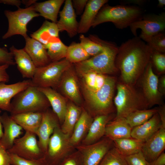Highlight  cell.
Wrapping results in <instances>:
<instances>
[{
    "instance_id": "1",
    "label": "cell",
    "mask_w": 165,
    "mask_h": 165,
    "mask_svg": "<svg viewBox=\"0 0 165 165\" xmlns=\"http://www.w3.org/2000/svg\"><path fill=\"white\" fill-rule=\"evenodd\" d=\"M152 51L137 36L122 43L118 47L115 64L122 82L132 86L136 82L149 62Z\"/></svg>"
},
{
    "instance_id": "2",
    "label": "cell",
    "mask_w": 165,
    "mask_h": 165,
    "mask_svg": "<svg viewBox=\"0 0 165 165\" xmlns=\"http://www.w3.org/2000/svg\"><path fill=\"white\" fill-rule=\"evenodd\" d=\"M142 10L139 7L105 5L95 17L91 27L94 28L105 22H112L118 28L123 29L130 26L132 24L143 16Z\"/></svg>"
},
{
    "instance_id": "3",
    "label": "cell",
    "mask_w": 165,
    "mask_h": 165,
    "mask_svg": "<svg viewBox=\"0 0 165 165\" xmlns=\"http://www.w3.org/2000/svg\"><path fill=\"white\" fill-rule=\"evenodd\" d=\"M103 50L97 54L79 63L75 64L80 74L94 72L104 75L112 74L119 70L115 60L118 47L114 43L101 39Z\"/></svg>"
},
{
    "instance_id": "4",
    "label": "cell",
    "mask_w": 165,
    "mask_h": 165,
    "mask_svg": "<svg viewBox=\"0 0 165 165\" xmlns=\"http://www.w3.org/2000/svg\"><path fill=\"white\" fill-rule=\"evenodd\" d=\"M117 94L114 98L116 110L115 119L125 118L136 110L147 109L148 108L143 96L132 85L123 82L118 84Z\"/></svg>"
},
{
    "instance_id": "5",
    "label": "cell",
    "mask_w": 165,
    "mask_h": 165,
    "mask_svg": "<svg viewBox=\"0 0 165 165\" xmlns=\"http://www.w3.org/2000/svg\"><path fill=\"white\" fill-rule=\"evenodd\" d=\"M13 99L10 115L26 112H43L50 106L44 94L32 85L18 93Z\"/></svg>"
},
{
    "instance_id": "6",
    "label": "cell",
    "mask_w": 165,
    "mask_h": 165,
    "mask_svg": "<svg viewBox=\"0 0 165 165\" xmlns=\"http://www.w3.org/2000/svg\"><path fill=\"white\" fill-rule=\"evenodd\" d=\"M116 83L114 78L107 76L104 85L97 90L91 91L84 86L86 99L96 116L108 115L114 110L113 99Z\"/></svg>"
},
{
    "instance_id": "7",
    "label": "cell",
    "mask_w": 165,
    "mask_h": 165,
    "mask_svg": "<svg viewBox=\"0 0 165 165\" xmlns=\"http://www.w3.org/2000/svg\"><path fill=\"white\" fill-rule=\"evenodd\" d=\"M72 65L65 58L37 68L31 79V85L37 87H57L64 73Z\"/></svg>"
},
{
    "instance_id": "8",
    "label": "cell",
    "mask_w": 165,
    "mask_h": 165,
    "mask_svg": "<svg viewBox=\"0 0 165 165\" xmlns=\"http://www.w3.org/2000/svg\"><path fill=\"white\" fill-rule=\"evenodd\" d=\"M70 138V136L62 132L60 126L55 128L49 139L43 157L47 165H57L76 150Z\"/></svg>"
},
{
    "instance_id": "9",
    "label": "cell",
    "mask_w": 165,
    "mask_h": 165,
    "mask_svg": "<svg viewBox=\"0 0 165 165\" xmlns=\"http://www.w3.org/2000/svg\"><path fill=\"white\" fill-rule=\"evenodd\" d=\"M4 14L8 22V28L6 32L2 36L6 39L16 35L22 36L24 38L28 35L27 26L33 18L38 16L33 5L25 8H19L16 11L6 10Z\"/></svg>"
},
{
    "instance_id": "10",
    "label": "cell",
    "mask_w": 165,
    "mask_h": 165,
    "mask_svg": "<svg viewBox=\"0 0 165 165\" xmlns=\"http://www.w3.org/2000/svg\"><path fill=\"white\" fill-rule=\"evenodd\" d=\"M35 134L25 131L21 137L16 139L8 152L28 160L43 158L44 154L39 148Z\"/></svg>"
},
{
    "instance_id": "11",
    "label": "cell",
    "mask_w": 165,
    "mask_h": 165,
    "mask_svg": "<svg viewBox=\"0 0 165 165\" xmlns=\"http://www.w3.org/2000/svg\"><path fill=\"white\" fill-rule=\"evenodd\" d=\"M113 145L112 141L106 137L92 144H80L75 148L81 154L83 165H98Z\"/></svg>"
},
{
    "instance_id": "12",
    "label": "cell",
    "mask_w": 165,
    "mask_h": 165,
    "mask_svg": "<svg viewBox=\"0 0 165 165\" xmlns=\"http://www.w3.org/2000/svg\"><path fill=\"white\" fill-rule=\"evenodd\" d=\"M132 33L137 36L136 31L141 30L139 38L143 40L148 37L164 32L165 29V13L146 15L134 22L130 26Z\"/></svg>"
},
{
    "instance_id": "13",
    "label": "cell",
    "mask_w": 165,
    "mask_h": 165,
    "mask_svg": "<svg viewBox=\"0 0 165 165\" xmlns=\"http://www.w3.org/2000/svg\"><path fill=\"white\" fill-rule=\"evenodd\" d=\"M142 75V87L143 96L148 107L161 104L162 95L158 89L159 79L154 73L150 61Z\"/></svg>"
},
{
    "instance_id": "14",
    "label": "cell",
    "mask_w": 165,
    "mask_h": 165,
    "mask_svg": "<svg viewBox=\"0 0 165 165\" xmlns=\"http://www.w3.org/2000/svg\"><path fill=\"white\" fill-rule=\"evenodd\" d=\"M60 126L58 119L53 110L48 108L42 112L41 123L36 133L38 144L45 155L49 139L56 127Z\"/></svg>"
},
{
    "instance_id": "15",
    "label": "cell",
    "mask_w": 165,
    "mask_h": 165,
    "mask_svg": "<svg viewBox=\"0 0 165 165\" xmlns=\"http://www.w3.org/2000/svg\"><path fill=\"white\" fill-rule=\"evenodd\" d=\"M165 148V128L161 127L144 142L141 149L145 157L150 163L158 157Z\"/></svg>"
},
{
    "instance_id": "16",
    "label": "cell",
    "mask_w": 165,
    "mask_h": 165,
    "mask_svg": "<svg viewBox=\"0 0 165 165\" xmlns=\"http://www.w3.org/2000/svg\"><path fill=\"white\" fill-rule=\"evenodd\" d=\"M59 13L60 19L57 24L59 31H66L71 38L75 36L78 33L79 23L72 1H65L63 8Z\"/></svg>"
},
{
    "instance_id": "17",
    "label": "cell",
    "mask_w": 165,
    "mask_h": 165,
    "mask_svg": "<svg viewBox=\"0 0 165 165\" xmlns=\"http://www.w3.org/2000/svg\"><path fill=\"white\" fill-rule=\"evenodd\" d=\"M0 119L4 131L0 139V144L7 151L12 147L15 140L22 134L23 129L7 112L0 116Z\"/></svg>"
},
{
    "instance_id": "18",
    "label": "cell",
    "mask_w": 165,
    "mask_h": 165,
    "mask_svg": "<svg viewBox=\"0 0 165 165\" xmlns=\"http://www.w3.org/2000/svg\"><path fill=\"white\" fill-rule=\"evenodd\" d=\"M31 85V79L10 84L0 82V109L10 112L12 99L18 93Z\"/></svg>"
},
{
    "instance_id": "19",
    "label": "cell",
    "mask_w": 165,
    "mask_h": 165,
    "mask_svg": "<svg viewBox=\"0 0 165 165\" xmlns=\"http://www.w3.org/2000/svg\"><path fill=\"white\" fill-rule=\"evenodd\" d=\"M25 39V45L23 49L37 68L45 66L51 62L43 44L28 36Z\"/></svg>"
},
{
    "instance_id": "20",
    "label": "cell",
    "mask_w": 165,
    "mask_h": 165,
    "mask_svg": "<svg viewBox=\"0 0 165 165\" xmlns=\"http://www.w3.org/2000/svg\"><path fill=\"white\" fill-rule=\"evenodd\" d=\"M13 56L15 64L24 78L31 79L37 67L30 57L24 49H18L12 46L9 49Z\"/></svg>"
},
{
    "instance_id": "21",
    "label": "cell",
    "mask_w": 165,
    "mask_h": 165,
    "mask_svg": "<svg viewBox=\"0 0 165 165\" xmlns=\"http://www.w3.org/2000/svg\"><path fill=\"white\" fill-rule=\"evenodd\" d=\"M72 65L64 72L57 87L72 101L77 104L81 102L77 79L73 71Z\"/></svg>"
},
{
    "instance_id": "22",
    "label": "cell",
    "mask_w": 165,
    "mask_h": 165,
    "mask_svg": "<svg viewBox=\"0 0 165 165\" xmlns=\"http://www.w3.org/2000/svg\"><path fill=\"white\" fill-rule=\"evenodd\" d=\"M108 2L107 0H88L79 23L78 33H85L88 31L98 12Z\"/></svg>"
},
{
    "instance_id": "23",
    "label": "cell",
    "mask_w": 165,
    "mask_h": 165,
    "mask_svg": "<svg viewBox=\"0 0 165 165\" xmlns=\"http://www.w3.org/2000/svg\"><path fill=\"white\" fill-rule=\"evenodd\" d=\"M47 99L52 110L57 116L60 125L64 121L67 104L65 98L59 93L51 87H37Z\"/></svg>"
},
{
    "instance_id": "24",
    "label": "cell",
    "mask_w": 165,
    "mask_h": 165,
    "mask_svg": "<svg viewBox=\"0 0 165 165\" xmlns=\"http://www.w3.org/2000/svg\"><path fill=\"white\" fill-rule=\"evenodd\" d=\"M161 126L160 118L157 112L145 123L132 128L131 137L144 142L154 134Z\"/></svg>"
},
{
    "instance_id": "25",
    "label": "cell",
    "mask_w": 165,
    "mask_h": 165,
    "mask_svg": "<svg viewBox=\"0 0 165 165\" xmlns=\"http://www.w3.org/2000/svg\"><path fill=\"white\" fill-rule=\"evenodd\" d=\"M110 118L108 115L95 116L87 134L81 144L89 145L99 141L105 135L106 127L109 122Z\"/></svg>"
},
{
    "instance_id": "26",
    "label": "cell",
    "mask_w": 165,
    "mask_h": 165,
    "mask_svg": "<svg viewBox=\"0 0 165 165\" xmlns=\"http://www.w3.org/2000/svg\"><path fill=\"white\" fill-rule=\"evenodd\" d=\"M42 112H26L10 115L12 118L25 131L36 134L41 123Z\"/></svg>"
},
{
    "instance_id": "27",
    "label": "cell",
    "mask_w": 165,
    "mask_h": 165,
    "mask_svg": "<svg viewBox=\"0 0 165 165\" xmlns=\"http://www.w3.org/2000/svg\"><path fill=\"white\" fill-rule=\"evenodd\" d=\"M93 119L86 110H82L70 138L71 144L75 148L81 144L86 136Z\"/></svg>"
},
{
    "instance_id": "28",
    "label": "cell",
    "mask_w": 165,
    "mask_h": 165,
    "mask_svg": "<svg viewBox=\"0 0 165 165\" xmlns=\"http://www.w3.org/2000/svg\"><path fill=\"white\" fill-rule=\"evenodd\" d=\"M132 129L125 118L115 119L107 124L105 135L112 141L117 139L131 138Z\"/></svg>"
},
{
    "instance_id": "29",
    "label": "cell",
    "mask_w": 165,
    "mask_h": 165,
    "mask_svg": "<svg viewBox=\"0 0 165 165\" xmlns=\"http://www.w3.org/2000/svg\"><path fill=\"white\" fill-rule=\"evenodd\" d=\"M64 0H49L33 5L36 12L46 19L57 23V15Z\"/></svg>"
},
{
    "instance_id": "30",
    "label": "cell",
    "mask_w": 165,
    "mask_h": 165,
    "mask_svg": "<svg viewBox=\"0 0 165 165\" xmlns=\"http://www.w3.org/2000/svg\"><path fill=\"white\" fill-rule=\"evenodd\" d=\"M59 32L57 23L46 20L38 30L31 34V37L45 45L59 38Z\"/></svg>"
},
{
    "instance_id": "31",
    "label": "cell",
    "mask_w": 165,
    "mask_h": 165,
    "mask_svg": "<svg viewBox=\"0 0 165 165\" xmlns=\"http://www.w3.org/2000/svg\"><path fill=\"white\" fill-rule=\"evenodd\" d=\"M82 110L80 108L73 103H70L67 104L64 121L60 125L61 130L64 133L70 137Z\"/></svg>"
},
{
    "instance_id": "32",
    "label": "cell",
    "mask_w": 165,
    "mask_h": 165,
    "mask_svg": "<svg viewBox=\"0 0 165 165\" xmlns=\"http://www.w3.org/2000/svg\"><path fill=\"white\" fill-rule=\"evenodd\" d=\"M112 141L114 147L124 156L141 151L144 142L132 137L117 139Z\"/></svg>"
},
{
    "instance_id": "33",
    "label": "cell",
    "mask_w": 165,
    "mask_h": 165,
    "mask_svg": "<svg viewBox=\"0 0 165 165\" xmlns=\"http://www.w3.org/2000/svg\"><path fill=\"white\" fill-rule=\"evenodd\" d=\"M158 111L157 108L138 110L130 113L125 118L132 128L147 122L157 113Z\"/></svg>"
},
{
    "instance_id": "34",
    "label": "cell",
    "mask_w": 165,
    "mask_h": 165,
    "mask_svg": "<svg viewBox=\"0 0 165 165\" xmlns=\"http://www.w3.org/2000/svg\"><path fill=\"white\" fill-rule=\"evenodd\" d=\"M43 45L51 62L59 61L66 58L68 46L59 38Z\"/></svg>"
},
{
    "instance_id": "35",
    "label": "cell",
    "mask_w": 165,
    "mask_h": 165,
    "mask_svg": "<svg viewBox=\"0 0 165 165\" xmlns=\"http://www.w3.org/2000/svg\"><path fill=\"white\" fill-rule=\"evenodd\" d=\"M79 38L80 43L90 57L97 54L103 49L101 39L97 36L90 35L87 37L81 34Z\"/></svg>"
},
{
    "instance_id": "36",
    "label": "cell",
    "mask_w": 165,
    "mask_h": 165,
    "mask_svg": "<svg viewBox=\"0 0 165 165\" xmlns=\"http://www.w3.org/2000/svg\"><path fill=\"white\" fill-rule=\"evenodd\" d=\"M90 57L80 43L73 42L68 47L65 58L72 64L80 62Z\"/></svg>"
},
{
    "instance_id": "37",
    "label": "cell",
    "mask_w": 165,
    "mask_h": 165,
    "mask_svg": "<svg viewBox=\"0 0 165 165\" xmlns=\"http://www.w3.org/2000/svg\"><path fill=\"white\" fill-rule=\"evenodd\" d=\"M98 165H127L124 157L114 147L104 156Z\"/></svg>"
},
{
    "instance_id": "38",
    "label": "cell",
    "mask_w": 165,
    "mask_h": 165,
    "mask_svg": "<svg viewBox=\"0 0 165 165\" xmlns=\"http://www.w3.org/2000/svg\"><path fill=\"white\" fill-rule=\"evenodd\" d=\"M153 51L162 53L165 52V34L164 32L156 34L143 40Z\"/></svg>"
},
{
    "instance_id": "39",
    "label": "cell",
    "mask_w": 165,
    "mask_h": 165,
    "mask_svg": "<svg viewBox=\"0 0 165 165\" xmlns=\"http://www.w3.org/2000/svg\"><path fill=\"white\" fill-rule=\"evenodd\" d=\"M150 61L159 73L165 72V53L152 50Z\"/></svg>"
},
{
    "instance_id": "40",
    "label": "cell",
    "mask_w": 165,
    "mask_h": 165,
    "mask_svg": "<svg viewBox=\"0 0 165 165\" xmlns=\"http://www.w3.org/2000/svg\"><path fill=\"white\" fill-rule=\"evenodd\" d=\"M9 154L11 165H47L43 158L37 160H28L14 154Z\"/></svg>"
},
{
    "instance_id": "41",
    "label": "cell",
    "mask_w": 165,
    "mask_h": 165,
    "mask_svg": "<svg viewBox=\"0 0 165 165\" xmlns=\"http://www.w3.org/2000/svg\"><path fill=\"white\" fill-rule=\"evenodd\" d=\"M127 165H150L141 151L136 153L124 156Z\"/></svg>"
},
{
    "instance_id": "42",
    "label": "cell",
    "mask_w": 165,
    "mask_h": 165,
    "mask_svg": "<svg viewBox=\"0 0 165 165\" xmlns=\"http://www.w3.org/2000/svg\"><path fill=\"white\" fill-rule=\"evenodd\" d=\"M57 165H83L80 152L76 150L65 158Z\"/></svg>"
},
{
    "instance_id": "43",
    "label": "cell",
    "mask_w": 165,
    "mask_h": 165,
    "mask_svg": "<svg viewBox=\"0 0 165 165\" xmlns=\"http://www.w3.org/2000/svg\"><path fill=\"white\" fill-rule=\"evenodd\" d=\"M14 65L15 63L12 53L4 48L0 47V65Z\"/></svg>"
},
{
    "instance_id": "44",
    "label": "cell",
    "mask_w": 165,
    "mask_h": 165,
    "mask_svg": "<svg viewBox=\"0 0 165 165\" xmlns=\"http://www.w3.org/2000/svg\"><path fill=\"white\" fill-rule=\"evenodd\" d=\"M97 73L90 72L82 74L85 83L84 86L90 90H93L94 89Z\"/></svg>"
},
{
    "instance_id": "45",
    "label": "cell",
    "mask_w": 165,
    "mask_h": 165,
    "mask_svg": "<svg viewBox=\"0 0 165 165\" xmlns=\"http://www.w3.org/2000/svg\"><path fill=\"white\" fill-rule=\"evenodd\" d=\"M88 0H73L72 1L76 14L80 15L82 13L88 2Z\"/></svg>"
},
{
    "instance_id": "46",
    "label": "cell",
    "mask_w": 165,
    "mask_h": 165,
    "mask_svg": "<svg viewBox=\"0 0 165 165\" xmlns=\"http://www.w3.org/2000/svg\"><path fill=\"white\" fill-rule=\"evenodd\" d=\"M0 165H11L9 154L0 144Z\"/></svg>"
},
{
    "instance_id": "47",
    "label": "cell",
    "mask_w": 165,
    "mask_h": 165,
    "mask_svg": "<svg viewBox=\"0 0 165 165\" xmlns=\"http://www.w3.org/2000/svg\"><path fill=\"white\" fill-rule=\"evenodd\" d=\"M9 66L7 64L0 65V82L6 83L9 81V77L7 70Z\"/></svg>"
},
{
    "instance_id": "48",
    "label": "cell",
    "mask_w": 165,
    "mask_h": 165,
    "mask_svg": "<svg viewBox=\"0 0 165 165\" xmlns=\"http://www.w3.org/2000/svg\"><path fill=\"white\" fill-rule=\"evenodd\" d=\"M107 77L105 75L97 73L94 89L91 91H95L100 89L105 83Z\"/></svg>"
},
{
    "instance_id": "49",
    "label": "cell",
    "mask_w": 165,
    "mask_h": 165,
    "mask_svg": "<svg viewBox=\"0 0 165 165\" xmlns=\"http://www.w3.org/2000/svg\"><path fill=\"white\" fill-rule=\"evenodd\" d=\"M150 163V165H165V153L164 152Z\"/></svg>"
},
{
    "instance_id": "50",
    "label": "cell",
    "mask_w": 165,
    "mask_h": 165,
    "mask_svg": "<svg viewBox=\"0 0 165 165\" xmlns=\"http://www.w3.org/2000/svg\"><path fill=\"white\" fill-rule=\"evenodd\" d=\"M158 114L161 122V127L165 128V107L164 105L158 108Z\"/></svg>"
},
{
    "instance_id": "51",
    "label": "cell",
    "mask_w": 165,
    "mask_h": 165,
    "mask_svg": "<svg viewBox=\"0 0 165 165\" xmlns=\"http://www.w3.org/2000/svg\"><path fill=\"white\" fill-rule=\"evenodd\" d=\"M158 89L160 92L163 95L165 94V76L163 75L158 80Z\"/></svg>"
},
{
    "instance_id": "52",
    "label": "cell",
    "mask_w": 165,
    "mask_h": 165,
    "mask_svg": "<svg viewBox=\"0 0 165 165\" xmlns=\"http://www.w3.org/2000/svg\"><path fill=\"white\" fill-rule=\"evenodd\" d=\"M0 3L15 6L19 8L22 1L19 0H0Z\"/></svg>"
},
{
    "instance_id": "53",
    "label": "cell",
    "mask_w": 165,
    "mask_h": 165,
    "mask_svg": "<svg viewBox=\"0 0 165 165\" xmlns=\"http://www.w3.org/2000/svg\"><path fill=\"white\" fill-rule=\"evenodd\" d=\"M36 0H22V3L24 4L26 7H29L36 2Z\"/></svg>"
},
{
    "instance_id": "54",
    "label": "cell",
    "mask_w": 165,
    "mask_h": 165,
    "mask_svg": "<svg viewBox=\"0 0 165 165\" xmlns=\"http://www.w3.org/2000/svg\"><path fill=\"white\" fill-rule=\"evenodd\" d=\"M144 0H129L127 1H125L126 3L128 2V3H133L134 4H136L138 5H142L145 2Z\"/></svg>"
},
{
    "instance_id": "55",
    "label": "cell",
    "mask_w": 165,
    "mask_h": 165,
    "mask_svg": "<svg viewBox=\"0 0 165 165\" xmlns=\"http://www.w3.org/2000/svg\"><path fill=\"white\" fill-rule=\"evenodd\" d=\"M158 7H162L164 6L165 5V0H159L158 1Z\"/></svg>"
},
{
    "instance_id": "56",
    "label": "cell",
    "mask_w": 165,
    "mask_h": 165,
    "mask_svg": "<svg viewBox=\"0 0 165 165\" xmlns=\"http://www.w3.org/2000/svg\"><path fill=\"white\" fill-rule=\"evenodd\" d=\"M1 110L0 109V114L1 112ZM2 125L0 119V139L2 137L3 134V131L2 130Z\"/></svg>"
}]
</instances>
